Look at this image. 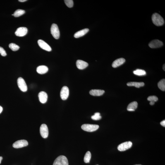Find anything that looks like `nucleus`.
<instances>
[{"instance_id": "obj_11", "label": "nucleus", "mask_w": 165, "mask_h": 165, "mask_svg": "<svg viewBox=\"0 0 165 165\" xmlns=\"http://www.w3.org/2000/svg\"><path fill=\"white\" fill-rule=\"evenodd\" d=\"M28 29L26 28L20 27L17 29L15 32V34L18 37H22L26 35Z\"/></svg>"}, {"instance_id": "obj_14", "label": "nucleus", "mask_w": 165, "mask_h": 165, "mask_svg": "<svg viewBox=\"0 0 165 165\" xmlns=\"http://www.w3.org/2000/svg\"><path fill=\"white\" fill-rule=\"evenodd\" d=\"M76 66L77 68L80 70H83L88 66V63L86 62L81 60H77L76 62Z\"/></svg>"}, {"instance_id": "obj_25", "label": "nucleus", "mask_w": 165, "mask_h": 165, "mask_svg": "<svg viewBox=\"0 0 165 165\" xmlns=\"http://www.w3.org/2000/svg\"><path fill=\"white\" fill-rule=\"evenodd\" d=\"M9 47L12 50L16 51L19 49L20 47L18 45L14 43H11L9 45Z\"/></svg>"}, {"instance_id": "obj_30", "label": "nucleus", "mask_w": 165, "mask_h": 165, "mask_svg": "<svg viewBox=\"0 0 165 165\" xmlns=\"http://www.w3.org/2000/svg\"><path fill=\"white\" fill-rule=\"evenodd\" d=\"M161 125H162V126L165 127V120H164V121H163L161 122L160 123Z\"/></svg>"}, {"instance_id": "obj_15", "label": "nucleus", "mask_w": 165, "mask_h": 165, "mask_svg": "<svg viewBox=\"0 0 165 165\" xmlns=\"http://www.w3.org/2000/svg\"><path fill=\"white\" fill-rule=\"evenodd\" d=\"M125 60L123 58L117 59L113 62L112 66L113 68H116L123 64L125 62Z\"/></svg>"}, {"instance_id": "obj_32", "label": "nucleus", "mask_w": 165, "mask_h": 165, "mask_svg": "<svg viewBox=\"0 0 165 165\" xmlns=\"http://www.w3.org/2000/svg\"><path fill=\"white\" fill-rule=\"evenodd\" d=\"M27 0H19L18 1L21 2H25V1H27Z\"/></svg>"}, {"instance_id": "obj_31", "label": "nucleus", "mask_w": 165, "mask_h": 165, "mask_svg": "<svg viewBox=\"0 0 165 165\" xmlns=\"http://www.w3.org/2000/svg\"><path fill=\"white\" fill-rule=\"evenodd\" d=\"M3 110V108L1 106H0V113H1L2 112Z\"/></svg>"}, {"instance_id": "obj_24", "label": "nucleus", "mask_w": 165, "mask_h": 165, "mask_svg": "<svg viewBox=\"0 0 165 165\" xmlns=\"http://www.w3.org/2000/svg\"><path fill=\"white\" fill-rule=\"evenodd\" d=\"M91 157V154L90 151H88L86 153L84 158V161L85 163L90 162Z\"/></svg>"}, {"instance_id": "obj_10", "label": "nucleus", "mask_w": 165, "mask_h": 165, "mask_svg": "<svg viewBox=\"0 0 165 165\" xmlns=\"http://www.w3.org/2000/svg\"><path fill=\"white\" fill-rule=\"evenodd\" d=\"M163 43L162 41L158 40V39H155L151 41L149 43V47L152 49H155V48H159L162 47L163 45Z\"/></svg>"}, {"instance_id": "obj_5", "label": "nucleus", "mask_w": 165, "mask_h": 165, "mask_svg": "<svg viewBox=\"0 0 165 165\" xmlns=\"http://www.w3.org/2000/svg\"><path fill=\"white\" fill-rule=\"evenodd\" d=\"M17 84L19 88L22 92H26L27 90V86L24 79L21 77L18 78L17 80Z\"/></svg>"}, {"instance_id": "obj_36", "label": "nucleus", "mask_w": 165, "mask_h": 165, "mask_svg": "<svg viewBox=\"0 0 165 165\" xmlns=\"http://www.w3.org/2000/svg\"><path fill=\"white\" fill-rule=\"evenodd\" d=\"M135 165H141V164H136Z\"/></svg>"}, {"instance_id": "obj_2", "label": "nucleus", "mask_w": 165, "mask_h": 165, "mask_svg": "<svg viewBox=\"0 0 165 165\" xmlns=\"http://www.w3.org/2000/svg\"><path fill=\"white\" fill-rule=\"evenodd\" d=\"M53 165H68V159L65 156H59L55 160Z\"/></svg>"}, {"instance_id": "obj_19", "label": "nucleus", "mask_w": 165, "mask_h": 165, "mask_svg": "<svg viewBox=\"0 0 165 165\" xmlns=\"http://www.w3.org/2000/svg\"><path fill=\"white\" fill-rule=\"evenodd\" d=\"M138 106V103L136 101L132 102L128 105L127 109L128 111H133L137 109Z\"/></svg>"}, {"instance_id": "obj_1", "label": "nucleus", "mask_w": 165, "mask_h": 165, "mask_svg": "<svg viewBox=\"0 0 165 165\" xmlns=\"http://www.w3.org/2000/svg\"><path fill=\"white\" fill-rule=\"evenodd\" d=\"M152 19L153 23L157 26H161L164 24V19L159 13H154L152 15Z\"/></svg>"}, {"instance_id": "obj_29", "label": "nucleus", "mask_w": 165, "mask_h": 165, "mask_svg": "<svg viewBox=\"0 0 165 165\" xmlns=\"http://www.w3.org/2000/svg\"><path fill=\"white\" fill-rule=\"evenodd\" d=\"M0 54L3 56H6V51L3 47H0Z\"/></svg>"}, {"instance_id": "obj_17", "label": "nucleus", "mask_w": 165, "mask_h": 165, "mask_svg": "<svg viewBox=\"0 0 165 165\" xmlns=\"http://www.w3.org/2000/svg\"><path fill=\"white\" fill-rule=\"evenodd\" d=\"M49 70V68L47 66H40L37 67V71L38 73L40 74H43L47 73Z\"/></svg>"}, {"instance_id": "obj_20", "label": "nucleus", "mask_w": 165, "mask_h": 165, "mask_svg": "<svg viewBox=\"0 0 165 165\" xmlns=\"http://www.w3.org/2000/svg\"><path fill=\"white\" fill-rule=\"evenodd\" d=\"M145 84L143 82H130L127 84V85L129 86H135L137 88H140V87H143Z\"/></svg>"}, {"instance_id": "obj_3", "label": "nucleus", "mask_w": 165, "mask_h": 165, "mask_svg": "<svg viewBox=\"0 0 165 165\" xmlns=\"http://www.w3.org/2000/svg\"><path fill=\"white\" fill-rule=\"evenodd\" d=\"M99 128L98 125L85 124L81 126L82 129L88 132H93L98 129Z\"/></svg>"}, {"instance_id": "obj_16", "label": "nucleus", "mask_w": 165, "mask_h": 165, "mask_svg": "<svg viewBox=\"0 0 165 165\" xmlns=\"http://www.w3.org/2000/svg\"><path fill=\"white\" fill-rule=\"evenodd\" d=\"M105 92V91L104 90L93 89L90 91L89 93L91 95L93 96H100L102 95Z\"/></svg>"}, {"instance_id": "obj_33", "label": "nucleus", "mask_w": 165, "mask_h": 165, "mask_svg": "<svg viewBox=\"0 0 165 165\" xmlns=\"http://www.w3.org/2000/svg\"><path fill=\"white\" fill-rule=\"evenodd\" d=\"M154 104L155 102H150V103H149V104H150L151 105H154Z\"/></svg>"}, {"instance_id": "obj_12", "label": "nucleus", "mask_w": 165, "mask_h": 165, "mask_svg": "<svg viewBox=\"0 0 165 165\" xmlns=\"http://www.w3.org/2000/svg\"><path fill=\"white\" fill-rule=\"evenodd\" d=\"M38 43L39 47L45 50L48 51H51L52 50L50 46L44 40L39 39L38 41Z\"/></svg>"}, {"instance_id": "obj_23", "label": "nucleus", "mask_w": 165, "mask_h": 165, "mask_svg": "<svg viewBox=\"0 0 165 165\" xmlns=\"http://www.w3.org/2000/svg\"><path fill=\"white\" fill-rule=\"evenodd\" d=\"M25 13L24 10L21 9H18L15 11L13 14V16L15 17H18L23 15Z\"/></svg>"}, {"instance_id": "obj_34", "label": "nucleus", "mask_w": 165, "mask_h": 165, "mask_svg": "<svg viewBox=\"0 0 165 165\" xmlns=\"http://www.w3.org/2000/svg\"><path fill=\"white\" fill-rule=\"evenodd\" d=\"M3 159V157H0V164L1 162V161H2Z\"/></svg>"}, {"instance_id": "obj_6", "label": "nucleus", "mask_w": 165, "mask_h": 165, "mask_svg": "<svg viewBox=\"0 0 165 165\" xmlns=\"http://www.w3.org/2000/svg\"><path fill=\"white\" fill-rule=\"evenodd\" d=\"M132 145L131 141L126 142L122 143L118 146V149L120 151H125L130 148Z\"/></svg>"}, {"instance_id": "obj_27", "label": "nucleus", "mask_w": 165, "mask_h": 165, "mask_svg": "<svg viewBox=\"0 0 165 165\" xmlns=\"http://www.w3.org/2000/svg\"><path fill=\"white\" fill-rule=\"evenodd\" d=\"M66 5L69 8H72L73 5V1L72 0H65L64 1Z\"/></svg>"}, {"instance_id": "obj_8", "label": "nucleus", "mask_w": 165, "mask_h": 165, "mask_svg": "<svg viewBox=\"0 0 165 165\" xmlns=\"http://www.w3.org/2000/svg\"><path fill=\"white\" fill-rule=\"evenodd\" d=\"M40 135L43 138L45 139L47 138L49 135V129L47 125L45 124H43L41 125L40 128Z\"/></svg>"}, {"instance_id": "obj_37", "label": "nucleus", "mask_w": 165, "mask_h": 165, "mask_svg": "<svg viewBox=\"0 0 165 165\" xmlns=\"http://www.w3.org/2000/svg\"><path fill=\"white\" fill-rule=\"evenodd\" d=\"M12 15H13V14Z\"/></svg>"}, {"instance_id": "obj_21", "label": "nucleus", "mask_w": 165, "mask_h": 165, "mask_svg": "<svg viewBox=\"0 0 165 165\" xmlns=\"http://www.w3.org/2000/svg\"><path fill=\"white\" fill-rule=\"evenodd\" d=\"M159 88L163 91H165V79L161 80L158 84Z\"/></svg>"}, {"instance_id": "obj_22", "label": "nucleus", "mask_w": 165, "mask_h": 165, "mask_svg": "<svg viewBox=\"0 0 165 165\" xmlns=\"http://www.w3.org/2000/svg\"><path fill=\"white\" fill-rule=\"evenodd\" d=\"M133 73L134 74L139 76H142L146 74V72L145 70L141 69L136 70L133 71Z\"/></svg>"}, {"instance_id": "obj_26", "label": "nucleus", "mask_w": 165, "mask_h": 165, "mask_svg": "<svg viewBox=\"0 0 165 165\" xmlns=\"http://www.w3.org/2000/svg\"><path fill=\"white\" fill-rule=\"evenodd\" d=\"M92 119L94 120H100L102 118V117L100 116V113H96L94 115L92 116Z\"/></svg>"}, {"instance_id": "obj_35", "label": "nucleus", "mask_w": 165, "mask_h": 165, "mask_svg": "<svg viewBox=\"0 0 165 165\" xmlns=\"http://www.w3.org/2000/svg\"><path fill=\"white\" fill-rule=\"evenodd\" d=\"M163 70H164V71H165V64L163 65Z\"/></svg>"}, {"instance_id": "obj_7", "label": "nucleus", "mask_w": 165, "mask_h": 165, "mask_svg": "<svg viewBox=\"0 0 165 165\" xmlns=\"http://www.w3.org/2000/svg\"><path fill=\"white\" fill-rule=\"evenodd\" d=\"M28 145L27 141L25 140H18L14 143L13 147L15 148H19L26 147Z\"/></svg>"}, {"instance_id": "obj_28", "label": "nucleus", "mask_w": 165, "mask_h": 165, "mask_svg": "<svg viewBox=\"0 0 165 165\" xmlns=\"http://www.w3.org/2000/svg\"><path fill=\"white\" fill-rule=\"evenodd\" d=\"M148 100L150 101V102H155L158 100V98L155 96H149L147 98Z\"/></svg>"}, {"instance_id": "obj_4", "label": "nucleus", "mask_w": 165, "mask_h": 165, "mask_svg": "<svg viewBox=\"0 0 165 165\" xmlns=\"http://www.w3.org/2000/svg\"><path fill=\"white\" fill-rule=\"evenodd\" d=\"M51 34L55 39H58L59 38L60 32L57 25L53 24L51 25Z\"/></svg>"}, {"instance_id": "obj_13", "label": "nucleus", "mask_w": 165, "mask_h": 165, "mask_svg": "<svg viewBox=\"0 0 165 165\" xmlns=\"http://www.w3.org/2000/svg\"><path fill=\"white\" fill-rule=\"evenodd\" d=\"M39 101L42 104H44L47 102L48 98L47 94L44 92H41L38 94Z\"/></svg>"}, {"instance_id": "obj_18", "label": "nucleus", "mask_w": 165, "mask_h": 165, "mask_svg": "<svg viewBox=\"0 0 165 165\" xmlns=\"http://www.w3.org/2000/svg\"><path fill=\"white\" fill-rule=\"evenodd\" d=\"M89 31L88 29H85L79 31L75 34L74 37L75 38H78L79 37H82L87 33Z\"/></svg>"}, {"instance_id": "obj_9", "label": "nucleus", "mask_w": 165, "mask_h": 165, "mask_svg": "<svg viewBox=\"0 0 165 165\" xmlns=\"http://www.w3.org/2000/svg\"><path fill=\"white\" fill-rule=\"evenodd\" d=\"M69 94V90L67 87L65 86L61 88L60 92V97L63 100H66Z\"/></svg>"}]
</instances>
